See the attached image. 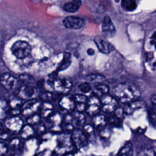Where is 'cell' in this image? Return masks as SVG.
Wrapping results in <instances>:
<instances>
[{
  "label": "cell",
  "mask_w": 156,
  "mask_h": 156,
  "mask_svg": "<svg viewBox=\"0 0 156 156\" xmlns=\"http://www.w3.org/2000/svg\"><path fill=\"white\" fill-rule=\"evenodd\" d=\"M113 91L116 100L124 104L139 99L141 95L139 88L135 84L129 82L117 84Z\"/></svg>",
  "instance_id": "cell-1"
},
{
  "label": "cell",
  "mask_w": 156,
  "mask_h": 156,
  "mask_svg": "<svg viewBox=\"0 0 156 156\" xmlns=\"http://www.w3.org/2000/svg\"><path fill=\"white\" fill-rule=\"evenodd\" d=\"M49 82L52 89L60 93H66L72 87V82L66 77H50Z\"/></svg>",
  "instance_id": "cell-2"
},
{
  "label": "cell",
  "mask_w": 156,
  "mask_h": 156,
  "mask_svg": "<svg viewBox=\"0 0 156 156\" xmlns=\"http://www.w3.org/2000/svg\"><path fill=\"white\" fill-rule=\"evenodd\" d=\"M31 49V46L28 42L19 40L12 46L11 51L16 58L22 59L27 57L30 54Z\"/></svg>",
  "instance_id": "cell-3"
},
{
  "label": "cell",
  "mask_w": 156,
  "mask_h": 156,
  "mask_svg": "<svg viewBox=\"0 0 156 156\" xmlns=\"http://www.w3.org/2000/svg\"><path fill=\"white\" fill-rule=\"evenodd\" d=\"M74 146L71 136L68 134H63L60 136L55 152L59 154H64L71 152Z\"/></svg>",
  "instance_id": "cell-4"
},
{
  "label": "cell",
  "mask_w": 156,
  "mask_h": 156,
  "mask_svg": "<svg viewBox=\"0 0 156 156\" xmlns=\"http://www.w3.org/2000/svg\"><path fill=\"white\" fill-rule=\"evenodd\" d=\"M101 108L104 112L113 113L118 107V101L113 97L105 94L101 98Z\"/></svg>",
  "instance_id": "cell-5"
},
{
  "label": "cell",
  "mask_w": 156,
  "mask_h": 156,
  "mask_svg": "<svg viewBox=\"0 0 156 156\" xmlns=\"http://www.w3.org/2000/svg\"><path fill=\"white\" fill-rule=\"evenodd\" d=\"M71 138L74 146L77 149H82L88 146V140L84 133L79 129H76L73 131Z\"/></svg>",
  "instance_id": "cell-6"
},
{
  "label": "cell",
  "mask_w": 156,
  "mask_h": 156,
  "mask_svg": "<svg viewBox=\"0 0 156 156\" xmlns=\"http://www.w3.org/2000/svg\"><path fill=\"white\" fill-rule=\"evenodd\" d=\"M40 102L38 100L35 99H30L25 102L21 108L22 114L25 116H29L35 114L40 108Z\"/></svg>",
  "instance_id": "cell-7"
},
{
  "label": "cell",
  "mask_w": 156,
  "mask_h": 156,
  "mask_svg": "<svg viewBox=\"0 0 156 156\" xmlns=\"http://www.w3.org/2000/svg\"><path fill=\"white\" fill-rule=\"evenodd\" d=\"M6 129L13 133H18L20 132L23 127V121L18 116H12L7 118L5 122Z\"/></svg>",
  "instance_id": "cell-8"
},
{
  "label": "cell",
  "mask_w": 156,
  "mask_h": 156,
  "mask_svg": "<svg viewBox=\"0 0 156 156\" xmlns=\"http://www.w3.org/2000/svg\"><path fill=\"white\" fill-rule=\"evenodd\" d=\"M101 108V102L100 99L96 96H91L87 99L85 111L88 115L94 116L98 113Z\"/></svg>",
  "instance_id": "cell-9"
},
{
  "label": "cell",
  "mask_w": 156,
  "mask_h": 156,
  "mask_svg": "<svg viewBox=\"0 0 156 156\" xmlns=\"http://www.w3.org/2000/svg\"><path fill=\"white\" fill-rule=\"evenodd\" d=\"M94 41L98 49L104 54H108L115 50L114 46L105 39V37L97 35L94 37Z\"/></svg>",
  "instance_id": "cell-10"
},
{
  "label": "cell",
  "mask_w": 156,
  "mask_h": 156,
  "mask_svg": "<svg viewBox=\"0 0 156 156\" xmlns=\"http://www.w3.org/2000/svg\"><path fill=\"white\" fill-rule=\"evenodd\" d=\"M18 79L10 73H4L0 77V84L5 89L12 90L18 85Z\"/></svg>",
  "instance_id": "cell-11"
},
{
  "label": "cell",
  "mask_w": 156,
  "mask_h": 156,
  "mask_svg": "<svg viewBox=\"0 0 156 156\" xmlns=\"http://www.w3.org/2000/svg\"><path fill=\"white\" fill-rule=\"evenodd\" d=\"M63 24L65 27L72 29H80L85 26V21L77 16H68L63 20Z\"/></svg>",
  "instance_id": "cell-12"
},
{
  "label": "cell",
  "mask_w": 156,
  "mask_h": 156,
  "mask_svg": "<svg viewBox=\"0 0 156 156\" xmlns=\"http://www.w3.org/2000/svg\"><path fill=\"white\" fill-rule=\"evenodd\" d=\"M102 32L105 37L110 38L115 36L116 29L111 19L108 16H105L102 24Z\"/></svg>",
  "instance_id": "cell-13"
},
{
  "label": "cell",
  "mask_w": 156,
  "mask_h": 156,
  "mask_svg": "<svg viewBox=\"0 0 156 156\" xmlns=\"http://www.w3.org/2000/svg\"><path fill=\"white\" fill-rule=\"evenodd\" d=\"M59 106L63 110L71 112L76 107V102L74 96L71 94L63 96L59 101Z\"/></svg>",
  "instance_id": "cell-14"
},
{
  "label": "cell",
  "mask_w": 156,
  "mask_h": 156,
  "mask_svg": "<svg viewBox=\"0 0 156 156\" xmlns=\"http://www.w3.org/2000/svg\"><path fill=\"white\" fill-rule=\"evenodd\" d=\"M49 128L54 132H60L62 130V116L58 113L52 114L49 116Z\"/></svg>",
  "instance_id": "cell-15"
},
{
  "label": "cell",
  "mask_w": 156,
  "mask_h": 156,
  "mask_svg": "<svg viewBox=\"0 0 156 156\" xmlns=\"http://www.w3.org/2000/svg\"><path fill=\"white\" fill-rule=\"evenodd\" d=\"M9 110L13 115H17L21 112L23 106L22 99L18 96L12 97L8 102Z\"/></svg>",
  "instance_id": "cell-16"
},
{
  "label": "cell",
  "mask_w": 156,
  "mask_h": 156,
  "mask_svg": "<svg viewBox=\"0 0 156 156\" xmlns=\"http://www.w3.org/2000/svg\"><path fill=\"white\" fill-rule=\"evenodd\" d=\"M145 107L146 104L143 101L137 99L130 102L127 103L123 110L124 112L127 114H131L135 110L145 108Z\"/></svg>",
  "instance_id": "cell-17"
},
{
  "label": "cell",
  "mask_w": 156,
  "mask_h": 156,
  "mask_svg": "<svg viewBox=\"0 0 156 156\" xmlns=\"http://www.w3.org/2000/svg\"><path fill=\"white\" fill-rule=\"evenodd\" d=\"M35 93V89L30 85H24L19 90L18 96L22 99H30Z\"/></svg>",
  "instance_id": "cell-18"
},
{
  "label": "cell",
  "mask_w": 156,
  "mask_h": 156,
  "mask_svg": "<svg viewBox=\"0 0 156 156\" xmlns=\"http://www.w3.org/2000/svg\"><path fill=\"white\" fill-rule=\"evenodd\" d=\"M145 58L147 69L152 72L156 73V50L149 51Z\"/></svg>",
  "instance_id": "cell-19"
},
{
  "label": "cell",
  "mask_w": 156,
  "mask_h": 156,
  "mask_svg": "<svg viewBox=\"0 0 156 156\" xmlns=\"http://www.w3.org/2000/svg\"><path fill=\"white\" fill-rule=\"evenodd\" d=\"M151 106L149 110V118L152 125L156 128V94L151 97Z\"/></svg>",
  "instance_id": "cell-20"
},
{
  "label": "cell",
  "mask_w": 156,
  "mask_h": 156,
  "mask_svg": "<svg viewBox=\"0 0 156 156\" xmlns=\"http://www.w3.org/2000/svg\"><path fill=\"white\" fill-rule=\"evenodd\" d=\"M75 102H76V107L78 112H83L85 110L87 98V97L82 94H77L73 96Z\"/></svg>",
  "instance_id": "cell-21"
},
{
  "label": "cell",
  "mask_w": 156,
  "mask_h": 156,
  "mask_svg": "<svg viewBox=\"0 0 156 156\" xmlns=\"http://www.w3.org/2000/svg\"><path fill=\"white\" fill-rule=\"evenodd\" d=\"M124 113V112L123 109L116 108V110L113 112V114L110 119V123L114 126H120L122 122Z\"/></svg>",
  "instance_id": "cell-22"
},
{
  "label": "cell",
  "mask_w": 156,
  "mask_h": 156,
  "mask_svg": "<svg viewBox=\"0 0 156 156\" xmlns=\"http://www.w3.org/2000/svg\"><path fill=\"white\" fill-rule=\"evenodd\" d=\"M107 120L106 117L101 114H96L93 118L94 126L98 129H102L106 126Z\"/></svg>",
  "instance_id": "cell-23"
},
{
  "label": "cell",
  "mask_w": 156,
  "mask_h": 156,
  "mask_svg": "<svg viewBox=\"0 0 156 156\" xmlns=\"http://www.w3.org/2000/svg\"><path fill=\"white\" fill-rule=\"evenodd\" d=\"M80 5V0H72L64 4L63 9L68 12H76L79 9Z\"/></svg>",
  "instance_id": "cell-24"
},
{
  "label": "cell",
  "mask_w": 156,
  "mask_h": 156,
  "mask_svg": "<svg viewBox=\"0 0 156 156\" xmlns=\"http://www.w3.org/2000/svg\"><path fill=\"white\" fill-rule=\"evenodd\" d=\"M108 91H109L108 86L102 83L97 84L94 87V90H93V92L95 96L98 97H102L105 94H107Z\"/></svg>",
  "instance_id": "cell-25"
},
{
  "label": "cell",
  "mask_w": 156,
  "mask_h": 156,
  "mask_svg": "<svg viewBox=\"0 0 156 156\" xmlns=\"http://www.w3.org/2000/svg\"><path fill=\"white\" fill-rule=\"evenodd\" d=\"M71 63V55L69 52H65L63 58L57 67L58 71H63L66 69Z\"/></svg>",
  "instance_id": "cell-26"
},
{
  "label": "cell",
  "mask_w": 156,
  "mask_h": 156,
  "mask_svg": "<svg viewBox=\"0 0 156 156\" xmlns=\"http://www.w3.org/2000/svg\"><path fill=\"white\" fill-rule=\"evenodd\" d=\"M85 121V116L80 112L77 111V112H76L72 115V123L73 126L80 127L84 125Z\"/></svg>",
  "instance_id": "cell-27"
},
{
  "label": "cell",
  "mask_w": 156,
  "mask_h": 156,
  "mask_svg": "<svg viewBox=\"0 0 156 156\" xmlns=\"http://www.w3.org/2000/svg\"><path fill=\"white\" fill-rule=\"evenodd\" d=\"M53 106L52 105L48 102H44L41 107V115L43 118H48L52 114Z\"/></svg>",
  "instance_id": "cell-28"
},
{
  "label": "cell",
  "mask_w": 156,
  "mask_h": 156,
  "mask_svg": "<svg viewBox=\"0 0 156 156\" xmlns=\"http://www.w3.org/2000/svg\"><path fill=\"white\" fill-rule=\"evenodd\" d=\"M84 133L88 141L93 143L96 141V135L94 133V129L92 126L90 124H86L83 127Z\"/></svg>",
  "instance_id": "cell-29"
},
{
  "label": "cell",
  "mask_w": 156,
  "mask_h": 156,
  "mask_svg": "<svg viewBox=\"0 0 156 156\" xmlns=\"http://www.w3.org/2000/svg\"><path fill=\"white\" fill-rule=\"evenodd\" d=\"M122 8L127 12H132L136 9L137 4L136 0H121Z\"/></svg>",
  "instance_id": "cell-30"
},
{
  "label": "cell",
  "mask_w": 156,
  "mask_h": 156,
  "mask_svg": "<svg viewBox=\"0 0 156 156\" xmlns=\"http://www.w3.org/2000/svg\"><path fill=\"white\" fill-rule=\"evenodd\" d=\"M86 79L89 83L91 82L93 83L98 84L102 83L105 80V77L103 75L99 74L92 73L87 75L86 77Z\"/></svg>",
  "instance_id": "cell-31"
},
{
  "label": "cell",
  "mask_w": 156,
  "mask_h": 156,
  "mask_svg": "<svg viewBox=\"0 0 156 156\" xmlns=\"http://www.w3.org/2000/svg\"><path fill=\"white\" fill-rule=\"evenodd\" d=\"M34 128L31 125H26L22 127L20 131V135L23 138L26 139L32 136L34 134Z\"/></svg>",
  "instance_id": "cell-32"
},
{
  "label": "cell",
  "mask_w": 156,
  "mask_h": 156,
  "mask_svg": "<svg viewBox=\"0 0 156 156\" xmlns=\"http://www.w3.org/2000/svg\"><path fill=\"white\" fill-rule=\"evenodd\" d=\"M118 155H133V147L130 142H128L119 150Z\"/></svg>",
  "instance_id": "cell-33"
},
{
  "label": "cell",
  "mask_w": 156,
  "mask_h": 156,
  "mask_svg": "<svg viewBox=\"0 0 156 156\" xmlns=\"http://www.w3.org/2000/svg\"><path fill=\"white\" fill-rule=\"evenodd\" d=\"M9 110L8 102L4 99H0V121L2 120Z\"/></svg>",
  "instance_id": "cell-34"
},
{
  "label": "cell",
  "mask_w": 156,
  "mask_h": 156,
  "mask_svg": "<svg viewBox=\"0 0 156 156\" xmlns=\"http://www.w3.org/2000/svg\"><path fill=\"white\" fill-rule=\"evenodd\" d=\"M22 147V143L21 140L18 138H13L10 142V148L13 152H19Z\"/></svg>",
  "instance_id": "cell-35"
},
{
  "label": "cell",
  "mask_w": 156,
  "mask_h": 156,
  "mask_svg": "<svg viewBox=\"0 0 156 156\" xmlns=\"http://www.w3.org/2000/svg\"><path fill=\"white\" fill-rule=\"evenodd\" d=\"M20 79L21 81L23 82L25 85H31L35 82L34 78L29 74H21L20 76Z\"/></svg>",
  "instance_id": "cell-36"
},
{
  "label": "cell",
  "mask_w": 156,
  "mask_h": 156,
  "mask_svg": "<svg viewBox=\"0 0 156 156\" xmlns=\"http://www.w3.org/2000/svg\"><path fill=\"white\" fill-rule=\"evenodd\" d=\"M27 121L29 125L35 126L38 124L39 122H40V116L38 115H37L35 113L33 114L28 116Z\"/></svg>",
  "instance_id": "cell-37"
},
{
  "label": "cell",
  "mask_w": 156,
  "mask_h": 156,
  "mask_svg": "<svg viewBox=\"0 0 156 156\" xmlns=\"http://www.w3.org/2000/svg\"><path fill=\"white\" fill-rule=\"evenodd\" d=\"M139 155H156V153L151 147H143L138 153Z\"/></svg>",
  "instance_id": "cell-38"
},
{
  "label": "cell",
  "mask_w": 156,
  "mask_h": 156,
  "mask_svg": "<svg viewBox=\"0 0 156 156\" xmlns=\"http://www.w3.org/2000/svg\"><path fill=\"white\" fill-rule=\"evenodd\" d=\"M79 88L83 93H88L91 90V85L88 82H82L79 85Z\"/></svg>",
  "instance_id": "cell-39"
},
{
  "label": "cell",
  "mask_w": 156,
  "mask_h": 156,
  "mask_svg": "<svg viewBox=\"0 0 156 156\" xmlns=\"http://www.w3.org/2000/svg\"><path fill=\"white\" fill-rule=\"evenodd\" d=\"M9 138V133L2 126L0 125V139L5 140Z\"/></svg>",
  "instance_id": "cell-40"
},
{
  "label": "cell",
  "mask_w": 156,
  "mask_h": 156,
  "mask_svg": "<svg viewBox=\"0 0 156 156\" xmlns=\"http://www.w3.org/2000/svg\"><path fill=\"white\" fill-rule=\"evenodd\" d=\"M9 150L7 145L4 142H0V155H5Z\"/></svg>",
  "instance_id": "cell-41"
},
{
  "label": "cell",
  "mask_w": 156,
  "mask_h": 156,
  "mask_svg": "<svg viewBox=\"0 0 156 156\" xmlns=\"http://www.w3.org/2000/svg\"><path fill=\"white\" fill-rule=\"evenodd\" d=\"M101 130H102L101 132V137L104 139H106V138H109V136H110V131H109V130L107 129H105V127L103 128Z\"/></svg>",
  "instance_id": "cell-42"
},
{
  "label": "cell",
  "mask_w": 156,
  "mask_h": 156,
  "mask_svg": "<svg viewBox=\"0 0 156 156\" xmlns=\"http://www.w3.org/2000/svg\"><path fill=\"white\" fill-rule=\"evenodd\" d=\"M36 127V132L38 133H43L45 130V127L43 123L39 122L38 124L35 125Z\"/></svg>",
  "instance_id": "cell-43"
},
{
  "label": "cell",
  "mask_w": 156,
  "mask_h": 156,
  "mask_svg": "<svg viewBox=\"0 0 156 156\" xmlns=\"http://www.w3.org/2000/svg\"><path fill=\"white\" fill-rule=\"evenodd\" d=\"M41 98L45 100L46 101L49 102V101H50L52 99V94L49 92H46L45 93H43Z\"/></svg>",
  "instance_id": "cell-44"
},
{
  "label": "cell",
  "mask_w": 156,
  "mask_h": 156,
  "mask_svg": "<svg viewBox=\"0 0 156 156\" xmlns=\"http://www.w3.org/2000/svg\"><path fill=\"white\" fill-rule=\"evenodd\" d=\"M87 53L88 55H93L95 54V50L93 48H89L87 51Z\"/></svg>",
  "instance_id": "cell-45"
},
{
  "label": "cell",
  "mask_w": 156,
  "mask_h": 156,
  "mask_svg": "<svg viewBox=\"0 0 156 156\" xmlns=\"http://www.w3.org/2000/svg\"><path fill=\"white\" fill-rule=\"evenodd\" d=\"M31 1L34 2H40L41 0H31Z\"/></svg>",
  "instance_id": "cell-46"
},
{
  "label": "cell",
  "mask_w": 156,
  "mask_h": 156,
  "mask_svg": "<svg viewBox=\"0 0 156 156\" xmlns=\"http://www.w3.org/2000/svg\"><path fill=\"white\" fill-rule=\"evenodd\" d=\"M115 1H116V2H118V1H119V0H115Z\"/></svg>",
  "instance_id": "cell-47"
}]
</instances>
